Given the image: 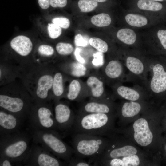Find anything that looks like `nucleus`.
<instances>
[{"label": "nucleus", "instance_id": "obj_10", "mask_svg": "<svg viewBox=\"0 0 166 166\" xmlns=\"http://www.w3.org/2000/svg\"><path fill=\"white\" fill-rule=\"evenodd\" d=\"M23 121L13 114L1 110L0 135L9 134L19 131Z\"/></svg>", "mask_w": 166, "mask_h": 166}, {"label": "nucleus", "instance_id": "obj_44", "mask_svg": "<svg viewBox=\"0 0 166 166\" xmlns=\"http://www.w3.org/2000/svg\"><path fill=\"white\" fill-rule=\"evenodd\" d=\"M0 77H1V70H0Z\"/></svg>", "mask_w": 166, "mask_h": 166}, {"label": "nucleus", "instance_id": "obj_2", "mask_svg": "<svg viewBox=\"0 0 166 166\" xmlns=\"http://www.w3.org/2000/svg\"><path fill=\"white\" fill-rule=\"evenodd\" d=\"M30 138L19 131L0 135V157L9 159L13 163L23 162L30 148Z\"/></svg>", "mask_w": 166, "mask_h": 166}, {"label": "nucleus", "instance_id": "obj_14", "mask_svg": "<svg viewBox=\"0 0 166 166\" xmlns=\"http://www.w3.org/2000/svg\"><path fill=\"white\" fill-rule=\"evenodd\" d=\"M111 109L109 105L101 100H92L84 103L81 107L77 114L92 113H109Z\"/></svg>", "mask_w": 166, "mask_h": 166}, {"label": "nucleus", "instance_id": "obj_21", "mask_svg": "<svg viewBox=\"0 0 166 166\" xmlns=\"http://www.w3.org/2000/svg\"><path fill=\"white\" fill-rule=\"evenodd\" d=\"M125 19L129 25L136 27L144 26L147 24L148 22L145 17L138 14H128L125 16Z\"/></svg>", "mask_w": 166, "mask_h": 166}, {"label": "nucleus", "instance_id": "obj_13", "mask_svg": "<svg viewBox=\"0 0 166 166\" xmlns=\"http://www.w3.org/2000/svg\"><path fill=\"white\" fill-rule=\"evenodd\" d=\"M153 76L150 83L151 90L159 93L166 90V72L160 64L155 65L153 68Z\"/></svg>", "mask_w": 166, "mask_h": 166}, {"label": "nucleus", "instance_id": "obj_22", "mask_svg": "<svg viewBox=\"0 0 166 166\" xmlns=\"http://www.w3.org/2000/svg\"><path fill=\"white\" fill-rule=\"evenodd\" d=\"M117 92L121 97L128 100L136 101L140 98V94L137 91L126 86H121L119 87Z\"/></svg>", "mask_w": 166, "mask_h": 166}, {"label": "nucleus", "instance_id": "obj_19", "mask_svg": "<svg viewBox=\"0 0 166 166\" xmlns=\"http://www.w3.org/2000/svg\"><path fill=\"white\" fill-rule=\"evenodd\" d=\"M105 72L106 75L111 78L119 77L122 74L123 68L121 63L118 61H110L106 66Z\"/></svg>", "mask_w": 166, "mask_h": 166}, {"label": "nucleus", "instance_id": "obj_18", "mask_svg": "<svg viewBox=\"0 0 166 166\" xmlns=\"http://www.w3.org/2000/svg\"><path fill=\"white\" fill-rule=\"evenodd\" d=\"M117 38L123 43L128 45L133 44L136 39V35L133 30L129 28H123L117 32Z\"/></svg>", "mask_w": 166, "mask_h": 166}, {"label": "nucleus", "instance_id": "obj_33", "mask_svg": "<svg viewBox=\"0 0 166 166\" xmlns=\"http://www.w3.org/2000/svg\"><path fill=\"white\" fill-rule=\"evenodd\" d=\"M68 166H93L89 162H87L83 158L76 156L71 157L68 163Z\"/></svg>", "mask_w": 166, "mask_h": 166}, {"label": "nucleus", "instance_id": "obj_41", "mask_svg": "<svg viewBox=\"0 0 166 166\" xmlns=\"http://www.w3.org/2000/svg\"><path fill=\"white\" fill-rule=\"evenodd\" d=\"M13 163L8 159L5 157H0V166H11Z\"/></svg>", "mask_w": 166, "mask_h": 166}, {"label": "nucleus", "instance_id": "obj_12", "mask_svg": "<svg viewBox=\"0 0 166 166\" xmlns=\"http://www.w3.org/2000/svg\"><path fill=\"white\" fill-rule=\"evenodd\" d=\"M35 24L40 34L46 39H55L59 37L62 29L45 18H39L35 21Z\"/></svg>", "mask_w": 166, "mask_h": 166}, {"label": "nucleus", "instance_id": "obj_15", "mask_svg": "<svg viewBox=\"0 0 166 166\" xmlns=\"http://www.w3.org/2000/svg\"><path fill=\"white\" fill-rule=\"evenodd\" d=\"M53 80L52 77L49 75H43L39 78L36 92L38 98L44 100L47 98L48 91L53 86Z\"/></svg>", "mask_w": 166, "mask_h": 166}, {"label": "nucleus", "instance_id": "obj_30", "mask_svg": "<svg viewBox=\"0 0 166 166\" xmlns=\"http://www.w3.org/2000/svg\"><path fill=\"white\" fill-rule=\"evenodd\" d=\"M50 22L63 29H68L70 24L69 20L68 18L64 17H57L53 18Z\"/></svg>", "mask_w": 166, "mask_h": 166}, {"label": "nucleus", "instance_id": "obj_8", "mask_svg": "<svg viewBox=\"0 0 166 166\" xmlns=\"http://www.w3.org/2000/svg\"><path fill=\"white\" fill-rule=\"evenodd\" d=\"M25 103L22 99L7 95H0V106L24 120L28 115L24 112Z\"/></svg>", "mask_w": 166, "mask_h": 166}, {"label": "nucleus", "instance_id": "obj_9", "mask_svg": "<svg viewBox=\"0 0 166 166\" xmlns=\"http://www.w3.org/2000/svg\"><path fill=\"white\" fill-rule=\"evenodd\" d=\"M133 128L134 139L139 145L144 147L151 143L153 135L145 119L140 118L136 121L133 124Z\"/></svg>", "mask_w": 166, "mask_h": 166}, {"label": "nucleus", "instance_id": "obj_42", "mask_svg": "<svg viewBox=\"0 0 166 166\" xmlns=\"http://www.w3.org/2000/svg\"><path fill=\"white\" fill-rule=\"evenodd\" d=\"M98 3H103L106 2L107 0H92Z\"/></svg>", "mask_w": 166, "mask_h": 166}, {"label": "nucleus", "instance_id": "obj_40", "mask_svg": "<svg viewBox=\"0 0 166 166\" xmlns=\"http://www.w3.org/2000/svg\"><path fill=\"white\" fill-rule=\"evenodd\" d=\"M81 49L79 48H77L74 52V55L77 60L80 63L84 64L85 61V59L81 57L80 55Z\"/></svg>", "mask_w": 166, "mask_h": 166}, {"label": "nucleus", "instance_id": "obj_38", "mask_svg": "<svg viewBox=\"0 0 166 166\" xmlns=\"http://www.w3.org/2000/svg\"><path fill=\"white\" fill-rule=\"evenodd\" d=\"M39 8L42 11L47 12L50 9V0H36Z\"/></svg>", "mask_w": 166, "mask_h": 166}, {"label": "nucleus", "instance_id": "obj_16", "mask_svg": "<svg viewBox=\"0 0 166 166\" xmlns=\"http://www.w3.org/2000/svg\"><path fill=\"white\" fill-rule=\"evenodd\" d=\"M86 83L91 88L93 97L96 99H101L104 92L103 82L97 77L92 76L88 78Z\"/></svg>", "mask_w": 166, "mask_h": 166}, {"label": "nucleus", "instance_id": "obj_35", "mask_svg": "<svg viewBox=\"0 0 166 166\" xmlns=\"http://www.w3.org/2000/svg\"><path fill=\"white\" fill-rule=\"evenodd\" d=\"M93 58L92 61L93 64L96 66H100L104 63L103 53L98 51L93 54Z\"/></svg>", "mask_w": 166, "mask_h": 166}, {"label": "nucleus", "instance_id": "obj_28", "mask_svg": "<svg viewBox=\"0 0 166 166\" xmlns=\"http://www.w3.org/2000/svg\"><path fill=\"white\" fill-rule=\"evenodd\" d=\"M89 42L90 45L98 51L102 53L106 52L108 50L107 43L101 39L96 37L90 38Z\"/></svg>", "mask_w": 166, "mask_h": 166}, {"label": "nucleus", "instance_id": "obj_23", "mask_svg": "<svg viewBox=\"0 0 166 166\" xmlns=\"http://www.w3.org/2000/svg\"><path fill=\"white\" fill-rule=\"evenodd\" d=\"M137 5L140 9L153 11L160 10L163 7L160 3L150 0H139Z\"/></svg>", "mask_w": 166, "mask_h": 166}, {"label": "nucleus", "instance_id": "obj_37", "mask_svg": "<svg viewBox=\"0 0 166 166\" xmlns=\"http://www.w3.org/2000/svg\"><path fill=\"white\" fill-rule=\"evenodd\" d=\"M74 42L76 45L78 46L85 47L87 46L88 44L87 39L79 34L75 35Z\"/></svg>", "mask_w": 166, "mask_h": 166}, {"label": "nucleus", "instance_id": "obj_32", "mask_svg": "<svg viewBox=\"0 0 166 166\" xmlns=\"http://www.w3.org/2000/svg\"><path fill=\"white\" fill-rule=\"evenodd\" d=\"M83 64L80 63L73 64L72 74L77 77L84 76L85 74L86 68Z\"/></svg>", "mask_w": 166, "mask_h": 166}, {"label": "nucleus", "instance_id": "obj_20", "mask_svg": "<svg viewBox=\"0 0 166 166\" xmlns=\"http://www.w3.org/2000/svg\"><path fill=\"white\" fill-rule=\"evenodd\" d=\"M126 65L129 71L136 75L141 74L144 70L143 63L140 59L135 57H128L126 60Z\"/></svg>", "mask_w": 166, "mask_h": 166}, {"label": "nucleus", "instance_id": "obj_17", "mask_svg": "<svg viewBox=\"0 0 166 166\" xmlns=\"http://www.w3.org/2000/svg\"><path fill=\"white\" fill-rule=\"evenodd\" d=\"M141 109V106L137 102L133 101L126 102L122 107L121 113L124 117H131L138 114Z\"/></svg>", "mask_w": 166, "mask_h": 166}, {"label": "nucleus", "instance_id": "obj_3", "mask_svg": "<svg viewBox=\"0 0 166 166\" xmlns=\"http://www.w3.org/2000/svg\"><path fill=\"white\" fill-rule=\"evenodd\" d=\"M72 143L75 156L89 158L91 163L102 154L108 142L102 136L77 133L73 135Z\"/></svg>", "mask_w": 166, "mask_h": 166}, {"label": "nucleus", "instance_id": "obj_29", "mask_svg": "<svg viewBox=\"0 0 166 166\" xmlns=\"http://www.w3.org/2000/svg\"><path fill=\"white\" fill-rule=\"evenodd\" d=\"M56 49L57 53L59 54L67 55L72 53L74 50V48L70 43L60 42L56 45Z\"/></svg>", "mask_w": 166, "mask_h": 166}, {"label": "nucleus", "instance_id": "obj_1", "mask_svg": "<svg viewBox=\"0 0 166 166\" xmlns=\"http://www.w3.org/2000/svg\"><path fill=\"white\" fill-rule=\"evenodd\" d=\"M34 143L40 145L47 151L67 163L74 154L73 148L62 140L58 131L53 130L32 131Z\"/></svg>", "mask_w": 166, "mask_h": 166}, {"label": "nucleus", "instance_id": "obj_39", "mask_svg": "<svg viewBox=\"0 0 166 166\" xmlns=\"http://www.w3.org/2000/svg\"><path fill=\"white\" fill-rule=\"evenodd\" d=\"M157 35L162 45L166 50V30H159Z\"/></svg>", "mask_w": 166, "mask_h": 166}, {"label": "nucleus", "instance_id": "obj_43", "mask_svg": "<svg viewBox=\"0 0 166 166\" xmlns=\"http://www.w3.org/2000/svg\"><path fill=\"white\" fill-rule=\"evenodd\" d=\"M150 0L153 1H163V0Z\"/></svg>", "mask_w": 166, "mask_h": 166}, {"label": "nucleus", "instance_id": "obj_27", "mask_svg": "<svg viewBox=\"0 0 166 166\" xmlns=\"http://www.w3.org/2000/svg\"><path fill=\"white\" fill-rule=\"evenodd\" d=\"M98 3L92 0H78L77 4L81 12L87 13L97 8L99 5Z\"/></svg>", "mask_w": 166, "mask_h": 166}, {"label": "nucleus", "instance_id": "obj_7", "mask_svg": "<svg viewBox=\"0 0 166 166\" xmlns=\"http://www.w3.org/2000/svg\"><path fill=\"white\" fill-rule=\"evenodd\" d=\"M55 118L57 131L68 132L71 130L76 117L70 108L62 103H58L55 107Z\"/></svg>", "mask_w": 166, "mask_h": 166}, {"label": "nucleus", "instance_id": "obj_11", "mask_svg": "<svg viewBox=\"0 0 166 166\" xmlns=\"http://www.w3.org/2000/svg\"><path fill=\"white\" fill-rule=\"evenodd\" d=\"M32 39L31 37L23 34H19L13 37L10 42L11 48L18 55L23 57L28 56L33 47Z\"/></svg>", "mask_w": 166, "mask_h": 166}, {"label": "nucleus", "instance_id": "obj_26", "mask_svg": "<svg viewBox=\"0 0 166 166\" xmlns=\"http://www.w3.org/2000/svg\"><path fill=\"white\" fill-rule=\"evenodd\" d=\"M54 95L57 97L61 96L64 92L62 76L60 73H56L54 77L53 84Z\"/></svg>", "mask_w": 166, "mask_h": 166}, {"label": "nucleus", "instance_id": "obj_25", "mask_svg": "<svg viewBox=\"0 0 166 166\" xmlns=\"http://www.w3.org/2000/svg\"><path fill=\"white\" fill-rule=\"evenodd\" d=\"M81 89V85L78 80H73L70 83L68 92L67 95V98L71 101L77 99Z\"/></svg>", "mask_w": 166, "mask_h": 166}, {"label": "nucleus", "instance_id": "obj_6", "mask_svg": "<svg viewBox=\"0 0 166 166\" xmlns=\"http://www.w3.org/2000/svg\"><path fill=\"white\" fill-rule=\"evenodd\" d=\"M29 120L33 131L53 130L57 131L56 124L51 110L45 106H40L29 113Z\"/></svg>", "mask_w": 166, "mask_h": 166}, {"label": "nucleus", "instance_id": "obj_31", "mask_svg": "<svg viewBox=\"0 0 166 166\" xmlns=\"http://www.w3.org/2000/svg\"><path fill=\"white\" fill-rule=\"evenodd\" d=\"M38 53L42 56L48 57L53 54L54 50L51 45L43 44L38 46Z\"/></svg>", "mask_w": 166, "mask_h": 166}, {"label": "nucleus", "instance_id": "obj_36", "mask_svg": "<svg viewBox=\"0 0 166 166\" xmlns=\"http://www.w3.org/2000/svg\"><path fill=\"white\" fill-rule=\"evenodd\" d=\"M68 2L69 0H50V8H64L67 6Z\"/></svg>", "mask_w": 166, "mask_h": 166}, {"label": "nucleus", "instance_id": "obj_4", "mask_svg": "<svg viewBox=\"0 0 166 166\" xmlns=\"http://www.w3.org/2000/svg\"><path fill=\"white\" fill-rule=\"evenodd\" d=\"M111 119L109 113L77 114L71 130L74 133L105 136L110 129Z\"/></svg>", "mask_w": 166, "mask_h": 166}, {"label": "nucleus", "instance_id": "obj_5", "mask_svg": "<svg viewBox=\"0 0 166 166\" xmlns=\"http://www.w3.org/2000/svg\"><path fill=\"white\" fill-rule=\"evenodd\" d=\"M59 159L41 146L34 143L30 147L23 163L25 166L68 165L67 163Z\"/></svg>", "mask_w": 166, "mask_h": 166}, {"label": "nucleus", "instance_id": "obj_34", "mask_svg": "<svg viewBox=\"0 0 166 166\" xmlns=\"http://www.w3.org/2000/svg\"><path fill=\"white\" fill-rule=\"evenodd\" d=\"M122 160L124 166H137L140 162L138 156L136 155L123 157Z\"/></svg>", "mask_w": 166, "mask_h": 166}, {"label": "nucleus", "instance_id": "obj_24", "mask_svg": "<svg viewBox=\"0 0 166 166\" xmlns=\"http://www.w3.org/2000/svg\"><path fill=\"white\" fill-rule=\"evenodd\" d=\"M91 22L92 24L97 26L103 27L110 25L111 19L109 14L102 13L93 16L91 18Z\"/></svg>", "mask_w": 166, "mask_h": 166}]
</instances>
